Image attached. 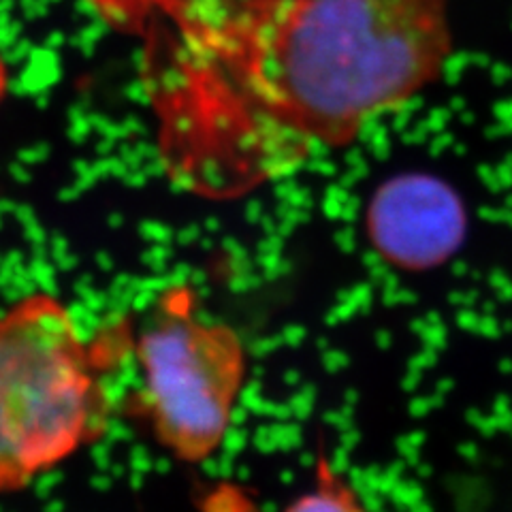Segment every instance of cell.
<instances>
[{
	"mask_svg": "<svg viewBox=\"0 0 512 512\" xmlns=\"http://www.w3.org/2000/svg\"><path fill=\"white\" fill-rule=\"evenodd\" d=\"M171 178L242 199L410 105L455 54L451 0H143Z\"/></svg>",
	"mask_w": 512,
	"mask_h": 512,
	"instance_id": "obj_1",
	"label": "cell"
},
{
	"mask_svg": "<svg viewBox=\"0 0 512 512\" xmlns=\"http://www.w3.org/2000/svg\"><path fill=\"white\" fill-rule=\"evenodd\" d=\"M107 414L92 346L58 297L30 293L0 312V493L71 459Z\"/></svg>",
	"mask_w": 512,
	"mask_h": 512,
	"instance_id": "obj_2",
	"label": "cell"
},
{
	"mask_svg": "<svg viewBox=\"0 0 512 512\" xmlns=\"http://www.w3.org/2000/svg\"><path fill=\"white\" fill-rule=\"evenodd\" d=\"M137 359L141 408L156 440L182 461L212 457L246 380L239 333L201 318L190 288H171L139 333Z\"/></svg>",
	"mask_w": 512,
	"mask_h": 512,
	"instance_id": "obj_3",
	"label": "cell"
},
{
	"mask_svg": "<svg viewBox=\"0 0 512 512\" xmlns=\"http://www.w3.org/2000/svg\"><path fill=\"white\" fill-rule=\"evenodd\" d=\"M468 214L457 190L431 173H399L367 203V242L395 269L431 271L459 252Z\"/></svg>",
	"mask_w": 512,
	"mask_h": 512,
	"instance_id": "obj_4",
	"label": "cell"
},
{
	"mask_svg": "<svg viewBox=\"0 0 512 512\" xmlns=\"http://www.w3.org/2000/svg\"><path fill=\"white\" fill-rule=\"evenodd\" d=\"M286 512H367L346 483L320 463V478L314 489L303 493Z\"/></svg>",
	"mask_w": 512,
	"mask_h": 512,
	"instance_id": "obj_5",
	"label": "cell"
},
{
	"mask_svg": "<svg viewBox=\"0 0 512 512\" xmlns=\"http://www.w3.org/2000/svg\"><path fill=\"white\" fill-rule=\"evenodd\" d=\"M9 64H7V58L5 54L0 52V103H3L7 99V92H9Z\"/></svg>",
	"mask_w": 512,
	"mask_h": 512,
	"instance_id": "obj_6",
	"label": "cell"
}]
</instances>
